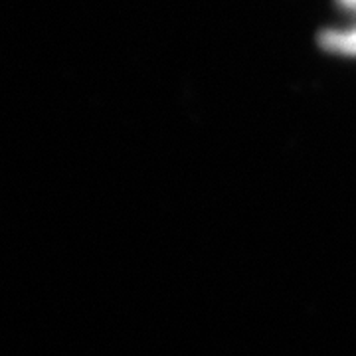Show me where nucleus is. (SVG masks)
<instances>
[{
    "label": "nucleus",
    "mask_w": 356,
    "mask_h": 356,
    "mask_svg": "<svg viewBox=\"0 0 356 356\" xmlns=\"http://www.w3.org/2000/svg\"><path fill=\"white\" fill-rule=\"evenodd\" d=\"M343 4H346V6H350V8H356V0H341Z\"/></svg>",
    "instance_id": "2"
},
{
    "label": "nucleus",
    "mask_w": 356,
    "mask_h": 356,
    "mask_svg": "<svg viewBox=\"0 0 356 356\" xmlns=\"http://www.w3.org/2000/svg\"><path fill=\"white\" fill-rule=\"evenodd\" d=\"M321 44L331 51L346 54V56H356V28L348 32H339L331 30L321 36Z\"/></svg>",
    "instance_id": "1"
}]
</instances>
